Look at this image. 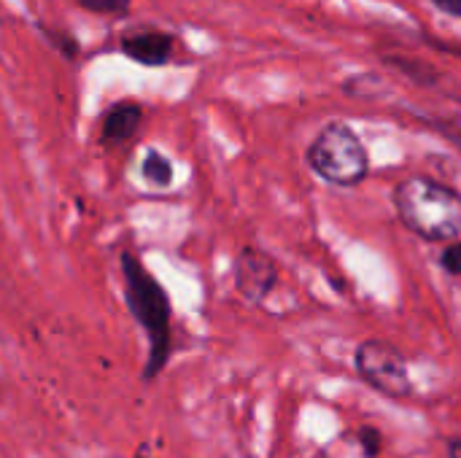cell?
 <instances>
[{"instance_id": "5b68a950", "label": "cell", "mask_w": 461, "mask_h": 458, "mask_svg": "<svg viewBox=\"0 0 461 458\" xmlns=\"http://www.w3.org/2000/svg\"><path fill=\"white\" fill-rule=\"evenodd\" d=\"M232 273H235V289H238V294L246 302H251V305H262L276 292L278 278H281L278 262L267 251H262L257 246L240 248Z\"/></svg>"}, {"instance_id": "7c38bea8", "label": "cell", "mask_w": 461, "mask_h": 458, "mask_svg": "<svg viewBox=\"0 0 461 458\" xmlns=\"http://www.w3.org/2000/svg\"><path fill=\"white\" fill-rule=\"evenodd\" d=\"M357 440H359V448H362V454L367 458H378L381 456V451H384V437H381V432L375 429V427H362L359 429V435H357Z\"/></svg>"}, {"instance_id": "277c9868", "label": "cell", "mask_w": 461, "mask_h": 458, "mask_svg": "<svg viewBox=\"0 0 461 458\" xmlns=\"http://www.w3.org/2000/svg\"><path fill=\"white\" fill-rule=\"evenodd\" d=\"M357 375L381 397L408 400L413 394V381L405 354L386 340H365L354 354Z\"/></svg>"}, {"instance_id": "7a4b0ae2", "label": "cell", "mask_w": 461, "mask_h": 458, "mask_svg": "<svg viewBox=\"0 0 461 458\" xmlns=\"http://www.w3.org/2000/svg\"><path fill=\"white\" fill-rule=\"evenodd\" d=\"M400 221L429 243H454L461 235V192L432 178L405 175L392 189Z\"/></svg>"}, {"instance_id": "9c48e42d", "label": "cell", "mask_w": 461, "mask_h": 458, "mask_svg": "<svg viewBox=\"0 0 461 458\" xmlns=\"http://www.w3.org/2000/svg\"><path fill=\"white\" fill-rule=\"evenodd\" d=\"M140 173H143V178H146L151 186H157V189H165V186L173 184V162H170L165 154L154 151V148L146 154V159H143V165H140Z\"/></svg>"}, {"instance_id": "30bf717a", "label": "cell", "mask_w": 461, "mask_h": 458, "mask_svg": "<svg viewBox=\"0 0 461 458\" xmlns=\"http://www.w3.org/2000/svg\"><path fill=\"white\" fill-rule=\"evenodd\" d=\"M432 130H438L443 138H448L461 151V119L456 116H421Z\"/></svg>"}, {"instance_id": "9a60e30c", "label": "cell", "mask_w": 461, "mask_h": 458, "mask_svg": "<svg viewBox=\"0 0 461 458\" xmlns=\"http://www.w3.org/2000/svg\"><path fill=\"white\" fill-rule=\"evenodd\" d=\"M432 3L448 16H461V0H432Z\"/></svg>"}, {"instance_id": "6da1fadb", "label": "cell", "mask_w": 461, "mask_h": 458, "mask_svg": "<svg viewBox=\"0 0 461 458\" xmlns=\"http://www.w3.org/2000/svg\"><path fill=\"white\" fill-rule=\"evenodd\" d=\"M122 286L124 300L138 321V327L146 335L149 343V359L143 367V381L159 378V373L167 367L173 354V305L165 292V286L146 270V265L138 259L135 251H122Z\"/></svg>"}, {"instance_id": "8992f818", "label": "cell", "mask_w": 461, "mask_h": 458, "mask_svg": "<svg viewBox=\"0 0 461 458\" xmlns=\"http://www.w3.org/2000/svg\"><path fill=\"white\" fill-rule=\"evenodd\" d=\"M122 51L138 65H165L173 51V35L162 30H143L122 38Z\"/></svg>"}, {"instance_id": "52a82bcc", "label": "cell", "mask_w": 461, "mask_h": 458, "mask_svg": "<svg viewBox=\"0 0 461 458\" xmlns=\"http://www.w3.org/2000/svg\"><path fill=\"white\" fill-rule=\"evenodd\" d=\"M140 121H143V108L132 100H122L111 105L108 113L103 116V140L119 146L138 132Z\"/></svg>"}, {"instance_id": "4fadbf2b", "label": "cell", "mask_w": 461, "mask_h": 458, "mask_svg": "<svg viewBox=\"0 0 461 458\" xmlns=\"http://www.w3.org/2000/svg\"><path fill=\"white\" fill-rule=\"evenodd\" d=\"M440 267H443V273L461 278V240H454V243H448V246L443 248V254H440Z\"/></svg>"}, {"instance_id": "5bb4252c", "label": "cell", "mask_w": 461, "mask_h": 458, "mask_svg": "<svg viewBox=\"0 0 461 458\" xmlns=\"http://www.w3.org/2000/svg\"><path fill=\"white\" fill-rule=\"evenodd\" d=\"M46 35H49V40H54V43H57V49H59L65 57H76L78 43H76L68 32H51V30H46Z\"/></svg>"}, {"instance_id": "2e32d148", "label": "cell", "mask_w": 461, "mask_h": 458, "mask_svg": "<svg viewBox=\"0 0 461 458\" xmlns=\"http://www.w3.org/2000/svg\"><path fill=\"white\" fill-rule=\"evenodd\" d=\"M446 451H448V458H461V437H448Z\"/></svg>"}, {"instance_id": "ba28073f", "label": "cell", "mask_w": 461, "mask_h": 458, "mask_svg": "<svg viewBox=\"0 0 461 458\" xmlns=\"http://www.w3.org/2000/svg\"><path fill=\"white\" fill-rule=\"evenodd\" d=\"M386 65L397 67L400 73H405V76L413 78L416 84L432 86V89H438L440 81L446 78L438 67H432V65H427V62H419V59H411V57H386Z\"/></svg>"}, {"instance_id": "3957f363", "label": "cell", "mask_w": 461, "mask_h": 458, "mask_svg": "<svg viewBox=\"0 0 461 458\" xmlns=\"http://www.w3.org/2000/svg\"><path fill=\"white\" fill-rule=\"evenodd\" d=\"M308 167L327 184L354 189L370 175V154L362 138L343 121H330L319 130L305 151Z\"/></svg>"}, {"instance_id": "8fae6325", "label": "cell", "mask_w": 461, "mask_h": 458, "mask_svg": "<svg viewBox=\"0 0 461 458\" xmlns=\"http://www.w3.org/2000/svg\"><path fill=\"white\" fill-rule=\"evenodd\" d=\"M78 5L100 16H124L130 11V0H78Z\"/></svg>"}]
</instances>
